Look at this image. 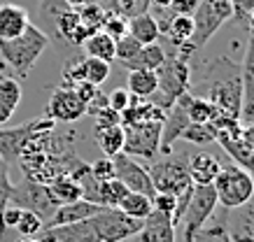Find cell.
<instances>
[{
  "mask_svg": "<svg viewBox=\"0 0 254 242\" xmlns=\"http://www.w3.org/2000/svg\"><path fill=\"white\" fill-rule=\"evenodd\" d=\"M189 94L205 98L210 105H215L219 114L240 119V112H243V75H240V63H236L229 56H215L205 65L203 79L189 89Z\"/></svg>",
  "mask_w": 254,
  "mask_h": 242,
  "instance_id": "obj_1",
  "label": "cell"
},
{
  "mask_svg": "<svg viewBox=\"0 0 254 242\" xmlns=\"http://www.w3.org/2000/svg\"><path fill=\"white\" fill-rule=\"evenodd\" d=\"M47 47H49V38L38 26L31 24L19 38L0 40V56L12 68L16 79H26L31 75L33 65L38 63V58L45 54Z\"/></svg>",
  "mask_w": 254,
  "mask_h": 242,
  "instance_id": "obj_2",
  "label": "cell"
},
{
  "mask_svg": "<svg viewBox=\"0 0 254 242\" xmlns=\"http://www.w3.org/2000/svg\"><path fill=\"white\" fill-rule=\"evenodd\" d=\"M152 184H154L156 194H170V195H182L185 191L193 187L191 177H189V168H187L185 154H161L152 161L147 168Z\"/></svg>",
  "mask_w": 254,
  "mask_h": 242,
  "instance_id": "obj_3",
  "label": "cell"
},
{
  "mask_svg": "<svg viewBox=\"0 0 254 242\" xmlns=\"http://www.w3.org/2000/svg\"><path fill=\"white\" fill-rule=\"evenodd\" d=\"M212 189L217 194V205L224 210H238L254 195V180L247 170H243L240 165L229 163L222 165L219 175L212 182Z\"/></svg>",
  "mask_w": 254,
  "mask_h": 242,
  "instance_id": "obj_4",
  "label": "cell"
},
{
  "mask_svg": "<svg viewBox=\"0 0 254 242\" xmlns=\"http://www.w3.org/2000/svg\"><path fill=\"white\" fill-rule=\"evenodd\" d=\"M56 128V121H52L49 117H38L31 119L21 126H14V128H0V158L12 168V165L19 163V156H21L23 147L38 138L42 133H49Z\"/></svg>",
  "mask_w": 254,
  "mask_h": 242,
  "instance_id": "obj_5",
  "label": "cell"
},
{
  "mask_svg": "<svg viewBox=\"0 0 254 242\" xmlns=\"http://www.w3.org/2000/svg\"><path fill=\"white\" fill-rule=\"evenodd\" d=\"M217 207L219 205H217V194L212 189V184H193L189 203H187L182 221H180L185 242H191L196 238V233L208 224V219L215 214Z\"/></svg>",
  "mask_w": 254,
  "mask_h": 242,
  "instance_id": "obj_6",
  "label": "cell"
},
{
  "mask_svg": "<svg viewBox=\"0 0 254 242\" xmlns=\"http://www.w3.org/2000/svg\"><path fill=\"white\" fill-rule=\"evenodd\" d=\"M91 226L100 242H124L142 231L145 219H133L119 207H100L91 219Z\"/></svg>",
  "mask_w": 254,
  "mask_h": 242,
  "instance_id": "obj_7",
  "label": "cell"
},
{
  "mask_svg": "<svg viewBox=\"0 0 254 242\" xmlns=\"http://www.w3.org/2000/svg\"><path fill=\"white\" fill-rule=\"evenodd\" d=\"M226 19H231V2L229 0H200L198 9L193 12V35L189 40L193 51L205 47Z\"/></svg>",
  "mask_w": 254,
  "mask_h": 242,
  "instance_id": "obj_8",
  "label": "cell"
},
{
  "mask_svg": "<svg viewBox=\"0 0 254 242\" xmlns=\"http://www.w3.org/2000/svg\"><path fill=\"white\" fill-rule=\"evenodd\" d=\"M9 205H16L21 210L35 212L42 221H49L52 214L56 212L59 203L49 191V184H40V182L31 180V177H21L19 184L12 187V195H9Z\"/></svg>",
  "mask_w": 254,
  "mask_h": 242,
  "instance_id": "obj_9",
  "label": "cell"
},
{
  "mask_svg": "<svg viewBox=\"0 0 254 242\" xmlns=\"http://www.w3.org/2000/svg\"><path fill=\"white\" fill-rule=\"evenodd\" d=\"M124 154L145 161H154L156 156H161V124L147 121V124L124 126Z\"/></svg>",
  "mask_w": 254,
  "mask_h": 242,
  "instance_id": "obj_10",
  "label": "cell"
},
{
  "mask_svg": "<svg viewBox=\"0 0 254 242\" xmlns=\"http://www.w3.org/2000/svg\"><path fill=\"white\" fill-rule=\"evenodd\" d=\"M156 79H159V94L166 100L175 102L180 96H185L191 89V70H189V61L180 58L173 51H166V61L159 65L156 70Z\"/></svg>",
  "mask_w": 254,
  "mask_h": 242,
  "instance_id": "obj_11",
  "label": "cell"
},
{
  "mask_svg": "<svg viewBox=\"0 0 254 242\" xmlns=\"http://www.w3.org/2000/svg\"><path fill=\"white\" fill-rule=\"evenodd\" d=\"M112 161H115V177L122 182L128 191L154 198L156 191H154V184H152V177H149V172H147V165H142L138 158L128 156V154H124V151L117 154V156H112Z\"/></svg>",
  "mask_w": 254,
  "mask_h": 242,
  "instance_id": "obj_12",
  "label": "cell"
},
{
  "mask_svg": "<svg viewBox=\"0 0 254 242\" xmlns=\"http://www.w3.org/2000/svg\"><path fill=\"white\" fill-rule=\"evenodd\" d=\"M86 114V105L77 98V94L72 89H54V94L49 96V102H47V114L52 121L56 124H72Z\"/></svg>",
  "mask_w": 254,
  "mask_h": 242,
  "instance_id": "obj_13",
  "label": "cell"
},
{
  "mask_svg": "<svg viewBox=\"0 0 254 242\" xmlns=\"http://www.w3.org/2000/svg\"><path fill=\"white\" fill-rule=\"evenodd\" d=\"M247 51L245 61L240 63V75H243V112L240 121L243 124H254V28H247Z\"/></svg>",
  "mask_w": 254,
  "mask_h": 242,
  "instance_id": "obj_14",
  "label": "cell"
},
{
  "mask_svg": "<svg viewBox=\"0 0 254 242\" xmlns=\"http://www.w3.org/2000/svg\"><path fill=\"white\" fill-rule=\"evenodd\" d=\"M40 242H100L91 221H77V224H65V226L42 228L40 231Z\"/></svg>",
  "mask_w": 254,
  "mask_h": 242,
  "instance_id": "obj_15",
  "label": "cell"
},
{
  "mask_svg": "<svg viewBox=\"0 0 254 242\" xmlns=\"http://www.w3.org/2000/svg\"><path fill=\"white\" fill-rule=\"evenodd\" d=\"M98 210H100V205L89 203V200H84V198H79V200L68 203V205H59V207H56V212L52 214V219L45 224V228H54V226H65V224L86 221V219H91Z\"/></svg>",
  "mask_w": 254,
  "mask_h": 242,
  "instance_id": "obj_16",
  "label": "cell"
},
{
  "mask_svg": "<svg viewBox=\"0 0 254 242\" xmlns=\"http://www.w3.org/2000/svg\"><path fill=\"white\" fill-rule=\"evenodd\" d=\"M31 26V14L21 5H0V40H14Z\"/></svg>",
  "mask_w": 254,
  "mask_h": 242,
  "instance_id": "obj_17",
  "label": "cell"
},
{
  "mask_svg": "<svg viewBox=\"0 0 254 242\" xmlns=\"http://www.w3.org/2000/svg\"><path fill=\"white\" fill-rule=\"evenodd\" d=\"M140 242H175V226L173 219L163 212L152 210V214L145 219L142 231H140Z\"/></svg>",
  "mask_w": 254,
  "mask_h": 242,
  "instance_id": "obj_18",
  "label": "cell"
},
{
  "mask_svg": "<svg viewBox=\"0 0 254 242\" xmlns=\"http://www.w3.org/2000/svg\"><path fill=\"white\" fill-rule=\"evenodd\" d=\"M187 168L193 184H212L222 170V163L208 151H196L193 156L187 158Z\"/></svg>",
  "mask_w": 254,
  "mask_h": 242,
  "instance_id": "obj_19",
  "label": "cell"
},
{
  "mask_svg": "<svg viewBox=\"0 0 254 242\" xmlns=\"http://www.w3.org/2000/svg\"><path fill=\"white\" fill-rule=\"evenodd\" d=\"M23 98V89L19 79L14 77H0V126H5L14 117L16 107Z\"/></svg>",
  "mask_w": 254,
  "mask_h": 242,
  "instance_id": "obj_20",
  "label": "cell"
},
{
  "mask_svg": "<svg viewBox=\"0 0 254 242\" xmlns=\"http://www.w3.org/2000/svg\"><path fill=\"white\" fill-rule=\"evenodd\" d=\"M229 214H231L229 210L217 207L215 214L208 219V224L196 233V238L191 242H231V235H229Z\"/></svg>",
  "mask_w": 254,
  "mask_h": 242,
  "instance_id": "obj_21",
  "label": "cell"
},
{
  "mask_svg": "<svg viewBox=\"0 0 254 242\" xmlns=\"http://www.w3.org/2000/svg\"><path fill=\"white\" fill-rule=\"evenodd\" d=\"M166 61V47L154 42V45H142L140 51L133 56L131 61L124 63L126 70H159V65Z\"/></svg>",
  "mask_w": 254,
  "mask_h": 242,
  "instance_id": "obj_22",
  "label": "cell"
},
{
  "mask_svg": "<svg viewBox=\"0 0 254 242\" xmlns=\"http://www.w3.org/2000/svg\"><path fill=\"white\" fill-rule=\"evenodd\" d=\"M128 35L133 40H138L140 45H154L161 38V31H159L154 16L149 12H142V14L128 19Z\"/></svg>",
  "mask_w": 254,
  "mask_h": 242,
  "instance_id": "obj_23",
  "label": "cell"
},
{
  "mask_svg": "<svg viewBox=\"0 0 254 242\" xmlns=\"http://www.w3.org/2000/svg\"><path fill=\"white\" fill-rule=\"evenodd\" d=\"M161 35H166V40L173 45V49H180V47H185V45H189V40L193 35V16L173 14Z\"/></svg>",
  "mask_w": 254,
  "mask_h": 242,
  "instance_id": "obj_24",
  "label": "cell"
},
{
  "mask_svg": "<svg viewBox=\"0 0 254 242\" xmlns=\"http://www.w3.org/2000/svg\"><path fill=\"white\" fill-rule=\"evenodd\" d=\"M96 142H98L103 156H117L124 151V126H96Z\"/></svg>",
  "mask_w": 254,
  "mask_h": 242,
  "instance_id": "obj_25",
  "label": "cell"
},
{
  "mask_svg": "<svg viewBox=\"0 0 254 242\" xmlns=\"http://www.w3.org/2000/svg\"><path fill=\"white\" fill-rule=\"evenodd\" d=\"M126 89L131 91V96L149 100L152 96L159 91V79H156L154 70H128V84Z\"/></svg>",
  "mask_w": 254,
  "mask_h": 242,
  "instance_id": "obj_26",
  "label": "cell"
},
{
  "mask_svg": "<svg viewBox=\"0 0 254 242\" xmlns=\"http://www.w3.org/2000/svg\"><path fill=\"white\" fill-rule=\"evenodd\" d=\"M82 49H84V54L91 56V58H100V61H105V63H115L117 61L115 40L110 38L108 33H103V31L91 33V35L84 40Z\"/></svg>",
  "mask_w": 254,
  "mask_h": 242,
  "instance_id": "obj_27",
  "label": "cell"
},
{
  "mask_svg": "<svg viewBox=\"0 0 254 242\" xmlns=\"http://www.w3.org/2000/svg\"><path fill=\"white\" fill-rule=\"evenodd\" d=\"M49 191L56 198L59 205H68L75 203L82 198V187H79L77 180H72L70 175H59L54 182H49Z\"/></svg>",
  "mask_w": 254,
  "mask_h": 242,
  "instance_id": "obj_28",
  "label": "cell"
},
{
  "mask_svg": "<svg viewBox=\"0 0 254 242\" xmlns=\"http://www.w3.org/2000/svg\"><path fill=\"white\" fill-rule=\"evenodd\" d=\"M185 102H187V114H189V121H191V124H210V121L219 114L215 105H210L205 98L191 96L189 91H187V96H185Z\"/></svg>",
  "mask_w": 254,
  "mask_h": 242,
  "instance_id": "obj_29",
  "label": "cell"
},
{
  "mask_svg": "<svg viewBox=\"0 0 254 242\" xmlns=\"http://www.w3.org/2000/svg\"><path fill=\"white\" fill-rule=\"evenodd\" d=\"M119 210L126 212L128 217L133 219H147L154 210V205H152V198L149 195H142V194H128L122 198V203H119Z\"/></svg>",
  "mask_w": 254,
  "mask_h": 242,
  "instance_id": "obj_30",
  "label": "cell"
},
{
  "mask_svg": "<svg viewBox=\"0 0 254 242\" xmlns=\"http://www.w3.org/2000/svg\"><path fill=\"white\" fill-rule=\"evenodd\" d=\"M77 14H79V24L84 26L89 35L103 28V19H105V7H103V5H98L96 0H91V2H86V5L77 7Z\"/></svg>",
  "mask_w": 254,
  "mask_h": 242,
  "instance_id": "obj_31",
  "label": "cell"
},
{
  "mask_svg": "<svg viewBox=\"0 0 254 242\" xmlns=\"http://www.w3.org/2000/svg\"><path fill=\"white\" fill-rule=\"evenodd\" d=\"M128 194V189L124 187L122 182L117 180H108V182H100L98 189V205L100 207H119L122 198Z\"/></svg>",
  "mask_w": 254,
  "mask_h": 242,
  "instance_id": "obj_32",
  "label": "cell"
},
{
  "mask_svg": "<svg viewBox=\"0 0 254 242\" xmlns=\"http://www.w3.org/2000/svg\"><path fill=\"white\" fill-rule=\"evenodd\" d=\"M45 228V221L31 210H21L19 219H16V226H14V233L19 238H38V233Z\"/></svg>",
  "mask_w": 254,
  "mask_h": 242,
  "instance_id": "obj_33",
  "label": "cell"
},
{
  "mask_svg": "<svg viewBox=\"0 0 254 242\" xmlns=\"http://www.w3.org/2000/svg\"><path fill=\"white\" fill-rule=\"evenodd\" d=\"M100 31L108 33L110 38L117 42L119 38L128 35V16L119 14L115 9H105V19H103V28Z\"/></svg>",
  "mask_w": 254,
  "mask_h": 242,
  "instance_id": "obj_34",
  "label": "cell"
},
{
  "mask_svg": "<svg viewBox=\"0 0 254 242\" xmlns=\"http://www.w3.org/2000/svg\"><path fill=\"white\" fill-rule=\"evenodd\" d=\"M180 140L198 145V147H205L208 142H215V128L210 124H189L185 131H182Z\"/></svg>",
  "mask_w": 254,
  "mask_h": 242,
  "instance_id": "obj_35",
  "label": "cell"
},
{
  "mask_svg": "<svg viewBox=\"0 0 254 242\" xmlns=\"http://www.w3.org/2000/svg\"><path fill=\"white\" fill-rule=\"evenodd\" d=\"M77 82H84V58L70 56L61 72V86L63 89H72Z\"/></svg>",
  "mask_w": 254,
  "mask_h": 242,
  "instance_id": "obj_36",
  "label": "cell"
},
{
  "mask_svg": "<svg viewBox=\"0 0 254 242\" xmlns=\"http://www.w3.org/2000/svg\"><path fill=\"white\" fill-rule=\"evenodd\" d=\"M108 77H110V63L100 61V58H91V56H86L84 58V79L86 82L100 86Z\"/></svg>",
  "mask_w": 254,
  "mask_h": 242,
  "instance_id": "obj_37",
  "label": "cell"
},
{
  "mask_svg": "<svg viewBox=\"0 0 254 242\" xmlns=\"http://www.w3.org/2000/svg\"><path fill=\"white\" fill-rule=\"evenodd\" d=\"M105 9H115V12L131 19V16H138L142 12H149V0H112V5Z\"/></svg>",
  "mask_w": 254,
  "mask_h": 242,
  "instance_id": "obj_38",
  "label": "cell"
},
{
  "mask_svg": "<svg viewBox=\"0 0 254 242\" xmlns=\"http://www.w3.org/2000/svg\"><path fill=\"white\" fill-rule=\"evenodd\" d=\"M140 47H142V45H140L138 40H133L131 35H124V38H119L115 42V56H117V61L124 65L126 61H131L133 56L138 54Z\"/></svg>",
  "mask_w": 254,
  "mask_h": 242,
  "instance_id": "obj_39",
  "label": "cell"
},
{
  "mask_svg": "<svg viewBox=\"0 0 254 242\" xmlns=\"http://www.w3.org/2000/svg\"><path fill=\"white\" fill-rule=\"evenodd\" d=\"M89 172L93 175V180H98V182L115 180V161L110 156L96 158L93 163H89Z\"/></svg>",
  "mask_w": 254,
  "mask_h": 242,
  "instance_id": "obj_40",
  "label": "cell"
},
{
  "mask_svg": "<svg viewBox=\"0 0 254 242\" xmlns=\"http://www.w3.org/2000/svg\"><path fill=\"white\" fill-rule=\"evenodd\" d=\"M12 180H9V165L0 158V217H2V210L9 205V195H12Z\"/></svg>",
  "mask_w": 254,
  "mask_h": 242,
  "instance_id": "obj_41",
  "label": "cell"
},
{
  "mask_svg": "<svg viewBox=\"0 0 254 242\" xmlns=\"http://www.w3.org/2000/svg\"><path fill=\"white\" fill-rule=\"evenodd\" d=\"M128 105H131V91H128L126 86L112 89V91L108 94V107L110 109H115V112H119V114H122Z\"/></svg>",
  "mask_w": 254,
  "mask_h": 242,
  "instance_id": "obj_42",
  "label": "cell"
},
{
  "mask_svg": "<svg viewBox=\"0 0 254 242\" xmlns=\"http://www.w3.org/2000/svg\"><path fill=\"white\" fill-rule=\"evenodd\" d=\"M72 91L77 94V98L84 102V105H89V102L100 94V86H96V84H91V82H86L84 79V82H77V84L72 86Z\"/></svg>",
  "mask_w": 254,
  "mask_h": 242,
  "instance_id": "obj_43",
  "label": "cell"
},
{
  "mask_svg": "<svg viewBox=\"0 0 254 242\" xmlns=\"http://www.w3.org/2000/svg\"><path fill=\"white\" fill-rule=\"evenodd\" d=\"M200 0H170V12L173 14H185V16H193V12L198 9Z\"/></svg>",
  "mask_w": 254,
  "mask_h": 242,
  "instance_id": "obj_44",
  "label": "cell"
},
{
  "mask_svg": "<svg viewBox=\"0 0 254 242\" xmlns=\"http://www.w3.org/2000/svg\"><path fill=\"white\" fill-rule=\"evenodd\" d=\"M231 2V16L233 19H245L247 21V14L252 12V7H254V0H229Z\"/></svg>",
  "mask_w": 254,
  "mask_h": 242,
  "instance_id": "obj_45",
  "label": "cell"
},
{
  "mask_svg": "<svg viewBox=\"0 0 254 242\" xmlns=\"http://www.w3.org/2000/svg\"><path fill=\"white\" fill-rule=\"evenodd\" d=\"M112 124H122V114L110 107H103L96 114V126H112Z\"/></svg>",
  "mask_w": 254,
  "mask_h": 242,
  "instance_id": "obj_46",
  "label": "cell"
},
{
  "mask_svg": "<svg viewBox=\"0 0 254 242\" xmlns=\"http://www.w3.org/2000/svg\"><path fill=\"white\" fill-rule=\"evenodd\" d=\"M149 7H170V0H149Z\"/></svg>",
  "mask_w": 254,
  "mask_h": 242,
  "instance_id": "obj_47",
  "label": "cell"
},
{
  "mask_svg": "<svg viewBox=\"0 0 254 242\" xmlns=\"http://www.w3.org/2000/svg\"><path fill=\"white\" fill-rule=\"evenodd\" d=\"M70 7H82V5H86V2H91V0H65Z\"/></svg>",
  "mask_w": 254,
  "mask_h": 242,
  "instance_id": "obj_48",
  "label": "cell"
},
{
  "mask_svg": "<svg viewBox=\"0 0 254 242\" xmlns=\"http://www.w3.org/2000/svg\"><path fill=\"white\" fill-rule=\"evenodd\" d=\"M247 28H254V7H252V12L247 14Z\"/></svg>",
  "mask_w": 254,
  "mask_h": 242,
  "instance_id": "obj_49",
  "label": "cell"
},
{
  "mask_svg": "<svg viewBox=\"0 0 254 242\" xmlns=\"http://www.w3.org/2000/svg\"><path fill=\"white\" fill-rule=\"evenodd\" d=\"M16 242H40L38 238H16Z\"/></svg>",
  "mask_w": 254,
  "mask_h": 242,
  "instance_id": "obj_50",
  "label": "cell"
},
{
  "mask_svg": "<svg viewBox=\"0 0 254 242\" xmlns=\"http://www.w3.org/2000/svg\"><path fill=\"white\" fill-rule=\"evenodd\" d=\"M0 77H5V75H2V72H0Z\"/></svg>",
  "mask_w": 254,
  "mask_h": 242,
  "instance_id": "obj_51",
  "label": "cell"
}]
</instances>
